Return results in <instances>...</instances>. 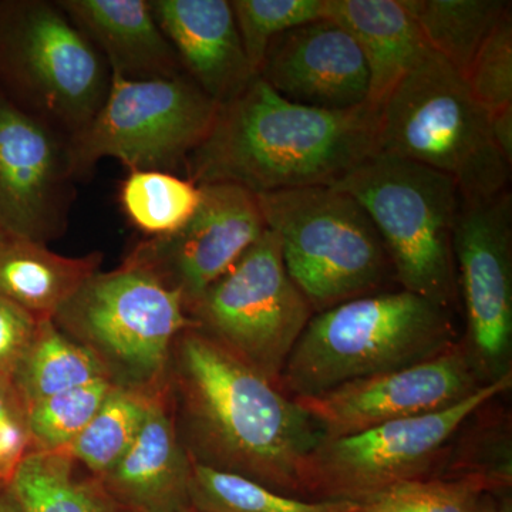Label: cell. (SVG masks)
<instances>
[{
	"label": "cell",
	"mask_w": 512,
	"mask_h": 512,
	"mask_svg": "<svg viewBox=\"0 0 512 512\" xmlns=\"http://www.w3.org/2000/svg\"><path fill=\"white\" fill-rule=\"evenodd\" d=\"M168 393L195 464L305 498L303 468L325 434L278 384L192 326L175 340Z\"/></svg>",
	"instance_id": "1"
},
{
	"label": "cell",
	"mask_w": 512,
	"mask_h": 512,
	"mask_svg": "<svg viewBox=\"0 0 512 512\" xmlns=\"http://www.w3.org/2000/svg\"><path fill=\"white\" fill-rule=\"evenodd\" d=\"M379 153V107L325 110L286 100L255 77L221 104L184 168L197 185L254 194L333 185Z\"/></svg>",
	"instance_id": "2"
},
{
	"label": "cell",
	"mask_w": 512,
	"mask_h": 512,
	"mask_svg": "<svg viewBox=\"0 0 512 512\" xmlns=\"http://www.w3.org/2000/svg\"><path fill=\"white\" fill-rule=\"evenodd\" d=\"M457 343L450 309L404 289L315 313L286 360L278 386L295 397L426 362Z\"/></svg>",
	"instance_id": "3"
},
{
	"label": "cell",
	"mask_w": 512,
	"mask_h": 512,
	"mask_svg": "<svg viewBox=\"0 0 512 512\" xmlns=\"http://www.w3.org/2000/svg\"><path fill=\"white\" fill-rule=\"evenodd\" d=\"M379 153L448 175L461 200L510 190L512 167L495 146L490 114L433 50L379 107Z\"/></svg>",
	"instance_id": "4"
},
{
	"label": "cell",
	"mask_w": 512,
	"mask_h": 512,
	"mask_svg": "<svg viewBox=\"0 0 512 512\" xmlns=\"http://www.w3.org/2000/svg\"><path fill=\"white\" fill-rule=\"evenodd\" d=\"M286 272L313 312L389 291L392 262L369 215L332 185L258 194Z\"/></svg>",
	"instance_id": "5"
},
{
	"label": "cell",
	"mask_w": 512,
	"mask_h": 512,
	"mask_svg": "<svg viewBox=\"0 0 512 512\" xmlns=\"http://www.w3.org/2000/svg\"><path fill=\"white\" fill-rule=\"evenodd\" d=\"M332 187L352 195L369 215L402 289L451 311L458 296L456 181L426 165L377 153Z\"/></svg>",
	"instance_id": "6"
},
{
	"label": "cell",
	"mask_w": 512,
	"mask_h": 512,
	"mask_svg": "<svg viewBox=\"0 0 512 512\" xmlns=\"http://www.w3.org/2000/svg\"><path fill=\"white\" fill-rule=\"evenodd\" d=\"M52 319L114 383L147 390L168 386L175 340L195 326L180 293L127 264L90 276Z\"/></svg>",
	"instance_id": "7"
},
{
	"label": "cell",
	"mask_w": 512,
	"mask_h": 512,
	"mask_svg": "<svg viewBox=\"0 0 512 512\" xmlns=\"http://www.w3.org/2000/svg\"><path fill=\"white\" fill-rule=\"evenodd\" d=\"M110 77L56 2L0 0V90L23 109L72 137L100 110Z\"/></svg>",
	"instance_id": "8"
},
{
	"label": "cell",
	"mask_w": 512,
	"mask_h": 512,
	"mask_svg": "<svg viewBox=\"0 0 512 512\" xmlns=\"http://www.w3.org/2000/svg\"><path fill=\"white\" fill-rule=\"evenodd\" d=\"M218 109L187 74L128 80L111 73L96 116L67 138L73 178L92 173L104 158L119 160L128 171L174 173L208 136Z\"/></svg>",
	"instance_id": "9"
},
{
	"label": "cell",
	"mask_w": 512,
	"mask_h": 512,
	"mask_svg": "<svg viewBox=\"0 0 512 512\" xmlns=\"http://www.w3.org/2000/svg\"><path fill=\"white\" fill-rule=\"evenodd\" d=\"M511 387L508 375L441 412L392 421L352 436L325 437L303 468L305 498L367 504L399 485L429 478L461 427Z\"/></svg>",
	"instance_id": "10"
},
{
	"label": "cell",
	"mask_w": 512,
	"mask_h": 512,
	"mask_svg": "<svg viewBox=\"0 0 512 512\" xmlns=\"http://www.w3.org/2000/svg\"><path fill=\"white\" fill-rule=\"evenodd\" d=\"M187 313L195 328L275 384L315 315L268 228Z\"/></svg>",
	"instance_id": "11"
},
{
	"label": "cell",
	"mask_w": 512,
	"mask_h": 512,
	"mask_svg": "<svg viewBox=\"0 0 512 512\" xmlns=\"http://www.w3.org/2000/svg\"><path fill=\"white\" fill-rule=\"evenodd\" d=\"M463 342L484 384L512 375V195L461 200L453 231Z\"/></svg>",
	"instance_id": "12"
},
{
	"label": "cell",
	"mask_w": 512,
	"mask_h": 512,
	"mask_svg": "<svg viewBox=\"0 0 512 512\" xmlns=\"http://www.w3.org/2000/svg\"><path fill=\"white\" fill-rule=\"evenodd\" d=\"M200 188V205L180 231L144 239L123 262L180 293L187 311L266 231L254 192L227 183Z\"/></svg>",
	"instance_id": "13"
},
{
	"label": "cell",
	"mask_w": 512,
	"mask_h": 512,
	"mask_svg": "<svg viewBox=\"0 0 512 512\" xmlns=\"http://www.w3.org/2000/svg\"><path fill=\"white\" fill-rule=\"evenodd\" d=\"M484 383L463 343L417 365L342 384L318 396L295 397L328 439L392 421L441 412Z\"/></svg>",
	"instance_id": "14"
},
{
	"label": "cell",
	"mask_w": 512,
	"mask_h": 512,
	"mask_svg": "<svg viewBox=\"0 0 512 512\" xmlns=\"http://www.w3.org/2000/svg\"><path fill=\"white\" fill-rule=\"evenodd\" d=\"M0 90V228L46 244L72 202L67 140Z\"/></svg>",
	"instance_id": "15"
},
{
	"label": "cell",
	"mask_w": 512,
	"mask_h": 512,
	"mask_svg": "<svg viewBox=\"0 0 512 512\" xmlns=\"http://www.w3.org/2000/svg\"><path fill=\"white\" fill-rule=\"evenodd\" d=\"M256 77L303 106L350 110L369 103V70L362 50L348 30L326 18L276 37Z\"/></svg>",
	"instance_id": "16"
},
{
	"label": "cell",
	"mask_w": 512,
	"mask_h": 512,
	"mask_svg": "<svg viewBox=\"0 0 512 512\" xmlns=\"http://www.w3.org/2000/svg\"><path fill=\"white\" fill-rule=\"evenodd\" d=\"M185 74L215 103L238 96L255 73L228 0H150Z\"/></svg>",
	"instance_id": "17"
},
{
	"label": "cell",
	"mask_w": 512,
	"mask_h": 512,
	"mask_svg": "<svg viewBox=\"0 0 512 512\" xmlns=\"http://www.w3.org/2000/svg\"><path fill=\"white\" fill-rule=\"evenodd\" d=\"M99 478L133 512H185L194 507L192 460L175 426L168 386L154 400L127 453Z\"/></svg>",
	"instance_id": "18"
},
{
	"label": "cell",
	"mask_w": 512,
	"mask_h": 512,
	"mask_svg": "<svg viewBox=\"0 0 512 512\" xmlns=\"http://www.w3.org/2000/svg\"><path fill=\"white\" fill-rule=\"evenodd\" d=\"M106 60L110 73L128 80L185 74L177 53L158 26L150 0H59Z\"/></svg>",
	"instance_id": "19"
},
{
	"label": "cell",
	"mask_w": 512,
	"mask_h": 512,
	"mask_svg": "<svg viewBox=\"0 0 512 512\" xmlns=\"http://www.w3.org/2000/svg\"><path fill=\"white\" fill-rule=\"evenodd\" d=\"M322 18L348 30L362 50L375 107L431 52L402 0H325Z\"/></svg>",
	"instance_id": "20"
},
{
	"label": "cell",
	"mask_w": 512,
	"mask_h": 512,
	"mask_svg": "<svg viewBox=\"0 0 512 512\" xmlns=\"http://www.w3.org/2000/svg\"><path fill=\"white\" fill-rule=\"evenodd\" d=\"M103 255L56 254L46 244L0 228V293L37 318H53L100 271Z\"/></svg>",
	"instance_id": "21"
},
{
	"label": "cell",
	"mask_w": 512,
	"mask_h": 512,
	"mask_svg": "<svg viewBox=\"0 0 512 512\" xmlns=\"http://www.w3.org/2000/svg\"><path fill=\"white\" fill-rule=\"evenodd\" d=\"M22 512H133L64 451H32L9 484Z\"/></svg>",
	"instance_id": "22"
},
{
	"label": "cell",
	"mask_w": 512,
	"mask_h": 512,
	"mask_svg": "<svg viewBox=\"0 0 512 512\" xmlns=\"http://www.w3.org/2000/svg\"><path fill=\"white\" fill-rule=\"evenodd\" d=\"M10 380L28 407L55 394L111 379L89 349L64 335L52 318H40Z\"/></svg>",
	"instance_id": "23"
},
{
	"label": "cell",
	"mask_w": 512,
	"mask_h": 512,
	"mask_svg": "<svg viewBox=\"0 0 512 512\" xmlns=\"http://www.w3.org/2000/svg\"><path fill=\"white\" fill-rule=\"evenodd\" d=\"M434 53L466 79L478 50L511 2L505 0H402Z\"/></svg>",
	"instance_id": "24"
},
{
	"label": "cell",
	"mask_w": 512,
	"mask_h": 512,
	"mask_svg": "<svg viewBox=\"0 0 512 512\" xmlns=\"http://www.w3.org/2000/svg\"><path fill=\"white\" fill-rule=\"evenodd\" d=\"M165 389L147 390L114 384L86 429L64 453L92 476L109 473L136 440L154 400Z\"/></svg>",
	"instance_id": "25"
},
{
	"label": "cell",
	"mask_w": 512,
	"mask_h": 512,
	"mask_svg": "<svg viewBox=\"0 0 512 512\" xmlns=\"http://www.w3.org/2000/svg\"><path fill=\"white\" fill-rule=\"evenodd\" d=\"M200 202V185L167 171H128L120 187V205L127 220L147 238L180 231Z\"/></svg>",
	"instance_id": "26"
},
{
	"label": "cell",
	"mask_w": 512,
	"mask_h": 512,
	"mask_svg": "<svg viewBox=\"0 0 512 512\" xmlns=\"http://www.w3.org/2000/svg\"><path fill=\"white\" fill-rule=\"evenodd\" d=\"M192 505L207 512H359L362 504L309 500L276 493L234 474L221 473L192 461Z\"/></svg>",
	"instance_id": "27"
},
{
	"label": "cell",
	"mask_w": 512,
	"mask_h": 512,
	"mask_svg": "<svg viewBox=\"0 0 512 512\" xmlns=\"http://www.w3.org/2000/svg\"><path fill=\"white\" fill-rule=\"evenodd\" d=\"M114 384L100 380L30 404L28 423L33 451L66 450L86 429Z\"/></svg>",
	"instance_id": "28"
},
{
	"label": "cell",
	"mask_w": 512,
	"mask_h": 512,
	"mask_svg": "<svg viewBox=\"0 0 512 512\" xmlns=\"http://www.w3.org/2000/svg\"><path fill=\"white\" fill-rule=\"evenodd\" d=\"M323 3L325 0H232L242 47L255 76L276 37L322 18Z\"/></svg>",
	"instance_id": "29"
},
{
	"label": "cell",
	"mask_w": 512,
	"mask_h": 512,
	"mask_svg": "<svg viewBox=\"0 0 512 512\" xmlns=\"http://www.w3.org/2000/svg\"><path fill=\"white\" fill-rule=\"evenodd\" d=\"M468 89L488 111L512 107V8L480 47L466 76Z\"/></svg>",
	"instance_id": "30"
},
{
	"label": "cell",
	"mask_w": 512,
	"mask_h": 512,
	"mask_svg": "<svg viewBox=\"0 0 512 512\" xmlns=\"http://www.w3.org/2000/svg\"><path fill=\"white\" fill-rule=\"evenodd\" d=\"M484 493L493 491L478 478L429 477L399 485L380 498L393 501L407 512H476Z\"/></svg>",
	"instance_id": "31"
},
{
	"label": "cell",
	"mask_w": 512,
	"mask_h": 512,
	"mask_svg": "<svg viewBox=\"0 0 512 512\" xmlns=\"http://www.w3.org/2000/svg\"><path fill=\"white\" fill-rule=\"evenodd\" d=\"M32 451L28 407L10 377L0 375V488L10 484Z\"/></svg>",
	"instance_id": "32"
},
{
	"label": "cell",
	"mask_w": 512,
	"mask_h": 512,
	"mask_svg": "<svg viewBox=\"0 0 512 512\" xmlns=\"http://www.w3.org/2000/svg\"><path fill=\"white\" fill-rule=\"evenodd\" d=\"M40 318L0 293V375L12 376L35 336Z\"/></svg>",
	"instance_id": "33"
},
{
	"label": "cell",
	"mask_w": 512,
	"mask_h": 512,
	"mask_svg": "<svg viewBox=\"0 0 512 512\" xmlns=\"http://www.w3.org/2000/svg\"><path fill=\"white\" fill-rule=\"evenodd\" d=\"M490 128L495 146L512 167V107L491 113Z\"/></svg>",
	"instance_id": "34"
},
{
	"label": "cell",
	"mask_w": 512,
	"mask_h": 512,
	"mask_svg": "<svg viewBox=\"0 0 512 512\" xmlns=\"http://www.w3.org/2000/svg\"><path fill=\"white\" fill-rule=\"evenodd\" d=\"M476 512H511V503L498 500L497 494L484 493L478 500Z\"/></svg>",
	"instance_id": "35"
},
{
	"label": "cell",
	"mask_w": 512,
	"mask_h": 512,
	"mask_svg": "<svg viewBox=\"0 0 512 512\" xmlns=\"http://www.w3.org/2000/svg\"><path fill=\"white\" fill-rule=\"evenodd\" d=\"M359 512H407L400 505L387 500V498H377L372 503L362 504Z\"/></svg>",
	"instance_id": "36"
},
{
	"label": "cell",
	"mask_w": 512,
	"mask_h": 512,
	"mask_svg": "<svg viewBox=\"0 0 512 512\" xmlns=\"http://www.w3.org/2000/svg\"><path fill=\"white\" fill-rule=\"evenodd\" d=\"M0 512H22L9 485L0 488Z\"/></svg>",
	"instance_id": "37"
},
{
	"label": "cell",
	"mask_w": 512,
	"mask_h": 512,
	"mask_svg": "<svg viewBox=\"0 0 512 512\" xmlns=\"http://www.w3.org/2000/svg\"><path fill=\"white\" fill-rule=\"evenodd\" d=\"M185 512H207V511H202V510H198V508L191 507L190 510H187Z\"/></svg>",
	"instance_id": "38"
}]
</instances>
